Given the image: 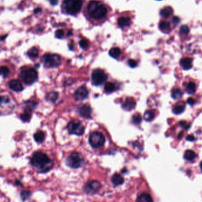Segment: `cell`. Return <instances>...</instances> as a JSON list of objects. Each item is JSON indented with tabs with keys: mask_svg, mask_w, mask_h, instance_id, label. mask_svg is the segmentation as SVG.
I'll return each instance as SVG.
<instances>
[{
	"mask_svg": "<svg viewBox=\"0 0 202 202\" xmlns=\"http://www.w3.org/2000/svg\"><path fill=\"white\" fill-rule=\"evenodd\" d=\"M31 164L40 170L42 173L48 171L52 167L49 157L42 152H37L33 154L31 159Z\"/></svg>",
	"mask_w": 202,
	"mask_h": 202,
	"instance_id": "obj_1",
	"label": "cell"
},
{
	"mask_svg": "<svg viewBox=\"0 0 202 202\" xmlns=\"http://www.w3.org/2000/svg\"><path fill=\"white\" fill-rule=\"evenodd\" d=\"M87 11L90 16L96 20H102L107 14L106 7L100 1H91L87 5Z\"/></svg>",
	"mask_w": 202,
	"mask_h": 202,
	"instance_id": "obj_2",
	"label": "cell"
},
{
	"mask_svg": "<svg viewBox=\"0 0 202 202\" xmlns=\"http://www.w3.org/2000/svg\"><path fill=\"white\" fill-rule=\"evenodd\" d=\"M83 2L81 0H65L63 7L66 13L70 15H76L79 13L82 8Z\"/></svg>",
	"mask_w": 202,
	"mask_h": 202,
	"instance_id": "obj_3",
	"label": "cell"
},
{
	"mask_svg": "<svg viewBox=\"0 0 202 202\" xmlns=\"http://www.w3.org/2000/svg\"><path fill=\"white\" fill-rule=\"evenodd\" d=\"M20 77L26 85H32L35 83L38 78L37 71L32 68L23 69L20 73Z\"/></svg>",
	"mask_w": 202,
	"mask_h": 202,
	"instance_id": "obj_4",
	"label": "cell"
},
{
	"mask_svg": "<svg viewBox=\"0 0 202 202\" xmlns=\"http://www.w3.org/2000/svg\"><path fill=\"white\" fill-rule=\"evenodd\" d=\"M42 62L46 68H57L61 63L60 57L57 54H46L42 57Z\"/></svg>",
	"mask_w": 202,
	"mask_h": 202,
	"instance_id": "obj_5",
	"label": "cell"
},
{
	"mask_svg": "<svg viewBox=\"0 0 202 202\" xmlns=\"http://www.w3.org/2000/svg\"><path fill=\"white\" fill-rule=\"evenodd\" d=\"M66 165L72 168H78L81 167L84 164L83 156L78 152L72 153L70 155L66 161Z\"/></svg>",
	"mask_w": 202,
	"mask_h": 202,
	"instance_id": "obj_6",
	"label": "cell"
},
{
	"mask_svg": "<svg viewBox=\"0 0 202 202\" xmlns=\"http://www.w3.org/2000/svg\"><path fill=\"white\" fill-rule=\"evenodd\" d=\"M67 129L69 134L76 135L78 136L82 135L84 132L83 125L78 120H75L69 122L67 126Z\"/></svg>",
	"mask_w": 202,
	"mask_h": 202,
	"instance_id": "obj_7",
	"label": "cell"
},
{
	"mask_svg": "<svg viewBox=\"0 0 202 202\" xmlns=\"http://www.w3.org/2000/svg\"><path fill=\"white\" fill-rule=\"evenodd\" d=\"M89 142L93 148H99L104 145L105 143V138L100 132H95L90 136Z\"/></svg>",
	"mask_w": 202,
	"mask_h": 202,
	"instance_id": "obj_8",
	"label": "cell"
},
{
	"mask_svg": "<svg viewBox=\"0 0 202 202\" xmlns=\"http://www.w3.org/2000/svg\"><path fill=\"white\" fill-rule=\"evenodd\" d=\"M107 79V75L100 69H95L91 75L92 83L95 86H101Z\"/></svg>",
	"mask_w": 202,
	"mask_h": 202,
	"instance_id": "obj_9",
	"label": "cell"
},
{
	"mask_svg": "<svg viewBox=\"0 0 202 202\" xmlns=\"http://www.w3.org/2000/svg\"><path fill=\"white\" fill-rule=\"evenodd\" d=\"M10 99L6 96H0V114L10 113L13 109Z\"/></svg>",
	"mask_w": 202,
	"mask_h": 202,
	"instance_id": "obj_10",
	"label": "cell"
},
{
	"mask_svg": "<svg viewBox=\"0 0 202 202\" xmlns=\"http://www.w3.org/2000/svg\"><path fill=\"white\" fill-rule=\"evenodd\" d=\"M100 183L98 181H91L87 183L85 186V191L87 193L93 195L97 193L101 188Z\"/></svg>",
	"mask_w": 202,
	"mask_h": 202,
	"instance_id": "obj_11",
	"label": "cell"
},
{
	"mask_svg": "<svg viewBox=\"0 0 202 202\" xmlns=\"http://www.w3.org/2000/svg\"><path fill=\"white\" fill-rule=\"evenodd\" d=\"M75 99L77 101H82L86 99L88 96V91L84 86L79 87L74 93Z\"/></svg>",
	"mask_w": 202,
	"mask_h": 202,
	"instance_id": "obj_12",
	"label": "cell"
},
{
	"mask_svg": "<svg viewBox=\"0 0 202 202\" xmlns=\"http://www.w3.org/2000/svg\"><path fill=\"white\" fill-rule=\"evenodd\" d=\"M9 87L15 92H20L23 90V87L21 82L18 80H13L9 82Z\"/></svg>",
	"mask_w": 202,
	"mask_h": 202,
	"instance_id": "obj_13",
	"label": "cell"
},
{
	"mask_svg": "<svg viewBox=\"0 0 202 202\" xmlns=\"http://www.w3.org/2000/svg\"><path fill=\"white\" fill-rule=\"evenodd\" d=\"M79 113L84 118H90L92 113V109L90 105L85 104L79 109Z\"/></svg>",
	"mask_w": 202,
	"mask_h": 202,
	"instance_id": "obj_14",
	"label": "cell"
},
{
	"mask_svg": "<svg viewBox=\"0 0 202 202\" xmlns=\"http://www.w3.org/2000/svg\"><path fill=\"white\" fill-rule=\"evenodd\" d=\"M135 105L136 102L135 100L132 97H128L124 101L123 104V108L127 111H130L135 108Z\"/></svg>",
	"mask_w": 202,
	"mask_h": 202,
	"instance_id": "obj_15",
	"label": "cell"
},
{
	"mask_svg": "<svg viewBox=\"0 0 202 202\" xmlns=\"http://www.w3.org/2000/svg\"><path fill=\"white\" fill-rule=\"evenodd\" d=\"M180 65L185 70H188L192 67V59L189 58H185L181 60Z\"/></svg>",
	"mask_w": 202,
	"mask_h": 202,
	"instance_id": "obj_16",
	"label": "cell"
},
{
	"mask_svg": "<svg viewBox=\"0 0 202 202\" xmlns=\"http://www.w3.org/2000/svg\"><path fill=\"white\" fill-rule=\"evenodd\" d=\"M111 181L116 186L121 185L124 183L123 178L119 174H114L111 177Z\"/></svg>",
	"mask_w": 202,
	"mask_h": 202,
	"instance_id": "obj_17",
	"label": "cell"
},
{
	"mask_svg": "<svg viewBox=\"0 0 202 202\" xmlns=\"http://www.w3.org/2000/svg\"><path fill=\"white\" fill-rule=\"evenodd\" d=\"M173 13V10L170 7H166L162 8L160 12V14L164 18H168L170 17Z\"/></svg>",
	"mask_w": 202,
	"mask_h": 202,
	"instance_id": "obj_18",
	"label": "cell"
},
{
	"mask_svg": "<svg viewBox=\"0 0 202 202\" xmlns=\"http://www.w3.org/2000/svg\"><path fill=\"white\" fill-rule=\"evenodd\" d=\"M130 20L128 17H120L118 20V24L120 27H126L130 25Z\"/></svg>",
	"mask_w": 202,
	"mask_h": 202,
	"instance_id": "obj_19",
	"label": "cell"
},
{
	"mask_svg": "<svg viewBox=\"0 0 202 202\" xmlns=\"http://www.w3.org/2000/svg\"><path fill=\"white\" fill-rule=\"evenodd\" d=\"M185 110V105L181 102L176 104L173 108V112L176 114H179L182 113Z\"/></svg>",
	"mask_w": 202,
	"mask_h": 202,
	"instance_id": "obj_20",
	"label": "cell"
},
{
	"mask_svg": "<svg viewBox=\"0 0 202 202\" xmlns=\"http://www.w3.org/2000/svg\"><path fill=\"white\" fill-rule=\"evenodd\" d=\"M45 133L41 130L38 131L34 135V139L37 142L41 143V142H43L44 140H45Z\"/></svg>",
	"mask_w": 202,
	"mask_h": 202,
	"instance_id": "obj_21",
	"label": "cell"
},
{
	"mask_svg": "<svg viewBox=\"0 0 202 202\" xmlns=\"http://www.w3.org/2000/svg\"><path fill=\"white\" fill-rule=\"evenodd\" d=\"M152 201H153L151 196L148 193H142L137 199V202H151Z\"/></svg>",
	"mask_w": 202,
	"mask_h": 202,
	"instance_id": "obj_22",
	"label": "cell"
},
{
	"mask_svg": "<svg viewBox=\"0 0 202 202\" xmlns=\"http://www.w3.org/2000/svg\"><path fill=\"white\" fill-rule=\"evenodd\" d=\"M31 113H32V111L25 110L24 112L20 114L21 120L24 122H29L30 120V119H31V117H32Z\"/></svg>",
	"mask_w": 202,
	"mask_h": 202,
	"instance_id": "obj_23",
	"label": "cell"
},
{
	"mask_svg": "<svg viewBox=\"0 0 202 202\" xmlns=\"http://www.w3.org/2000/svg\"><path fill=\"white\" fill-rule=\"evenodd\" d=\"M184 157L187 161H192L196 158V153L193 151L187 150L184 153Z\"/></svg>",
	"mask_w": 202,
	"mask_h": 202,
	"instance_id": "obj_24",
	"label": "cell"
},
{
	"mask_svg": "<svg viewBox=\"0 0 202 202\" xmlns=\"http://www.w3.org/2000/svg\"><path fill=\"white\" fill-rule=\"evenodd\" d=\"M196 86L194 83L190 82L187 84V88H186V91L188 94H192L196 92Z\"/></svg>",
	"mask_w": 202,
	"mask_h": 202,
	"instance_id": "obj_25",
	"label": "cell"
},
{
	"mask_svg": "<svg viewBox=\"0 0 202 202\" xmlns=\"http://www.w3.org/2000/svg\"><path fill=\"white\" fill-rule=\"evenodd\" d=\"M104 90L106 93H110L113 92L116 90V86L113 83L108 82L105 84Z\"/></svg>",
	"mask_w": 202,
	"mask_h": 202,
	"instance_id": "obj_26",
	"label": "cell"
},
{
	"mask_svg": "<svg viewBox=\"0 0 202 202\" xmlns=\"http://www.w3.org/2000/svg\"><path fill=\"white\" fill-rule=\"evenodd\" d=\"M155 117V113L153 110H150L146 111V112L144 114V119L146 121L151 122Z\"/></svg>",
	"mask_w": 202,
	"mask_h": 202,
	"instance_id": "obj_27",
	"label": "cell"
},
{
	"mask_svg": "<svg viewBox=\"0 0 202 202\" xmlns=\"http://www.w3.org/2000/svg\"><path fill=\"white\" fill-rule=\"evenodd\" d=\"M121 53V51L118 48H111L109 51V55L113 58H117Z\"/></svg>",
	"mask_w": 202,
	"mask_h": 202,
	"instance_id": "obj_28",
	"label": "cell"
},
{
	"mask_svg": "<svg viewBox=\"0 0 202 202\" xmlns=\"http://www.w3.org/2000/svg\"><path fill=\"white\" fill-rule=\"evenodd\" d=\"M171 96L174 99H179L183 96V93L180 89H175L173 90Z\"/></svg>",
	"mask_w": 202,
	"mask_h": 202,
	"instance_id": "obj_29",
	"label": "cell"
},
{
	"mask_svg": "<svg viewBox=\"0 0 202 202\" xmlns=\"http://www.w3.org/2000/svg\"><path fill=\"white\" fill-rule=\"evenodd\" d=\"M58 97V93L56 92H51L46 96V99L51 102H55Z\"/></svg>",
	"mask_w": 202,
	"mask_h": 202,
	"instance_id": "obj_30",
	"label": "cell"
},
{
	"mask_svg": "<svg viewBox=\"0 0 202 202\" xmlns=\"http://www.w3.org/2000/svg\"><path fill=\"white\" fill-rule=\"evenodd\" d=\"M159 27L162 31H167L170 28V24L168 21H163L159 23Z\"/></svg>",
	"mask_w": 202,
	"mask_h": 202,
	"instance_id": "obj_31",
	"label": "cell"
},
{
	"mask_svg": "<svg viewBox=\"0 0 202 202\" xmlns=\"http://www.w3.org/2000/svg\"><path fill=\"white\" fill-rule=\"evenodd\" d=\"M39 51L36 48H32L28 52V55L30 58H36L38 56Z\"/></svg>",
	"mask_w": 202,
	"mask_h": 202,
	"instance_id": "obj_32",
	"label": "cell"
},
{
	"mask_svg": "<svg viewBox=\"0 0 202 202\" xmlns=\"http://www.w3.org/2000/svg\"><path fill=\"white\" fill-rule=\"evenodd\" d=\"M10 74V70L7 66H1L0 67V75H2L4 78H6Z\"/></svg>",
	"mask_w": 202,
	"mask_h": 202,
	"instance_id": "obj_33",
	"label": "cell"
},
{
	"mask_svg": "<svg viewBox=\"0 0 202 202\" xmlns=\"http://www.w3.org/2000/svg\"><path fill=\"white\" fill-rule=\"evenodd\" d=\"M142 121V117H141V116L138 114V113H136V114H135L133 117H132V122L135 125H139L141 123Z\"/></svg>",
	"mask_w": 202,
	"mask_h": 202,
	"instance_id": "obj_34",
	"label": "cell"
},
{
	"mask_svg": "<svg viewBox=\"0 0 202 202\" xmlns=\"http://www.w3.org/2000/svg\"><path fill=\"white\" fill-rule=\"evenodd\" d=\"M190 32V29H189V27L186 26V25H184V26H182L180 28V33L182 34V35H187L189 34Z\"/></svg>",
	"mask_w": 202,
	"mask_h": 202,
	"instance_id": "obj_35",
	"label": "cell"
},
{
	"mask_svg": "<svg viewBox=\"0 0 202 202\" xmlns=\"http://www.w3.org/2000/svg\"><path fill=\"white\" fill-rule=\"evenodd\" d=\"M31 196V193L29 191H23L21 193V197L23 201L27 199Z\"/></svg>",
	"mask_w": 202,
	"mask_h": 202,
	"instance_id": "obj_36",
	"label": "cell"
},
{
	"mask_svg": "<svg viewBox=\"0 0 202 202\" xmlns=\"http://www.w3.org/2000/svg\"><path fill=\"white\" fill-rule=\"evenodd\" d=\"M80 46L83 49H86L88 46V42L86 39H83L80 42Z\"/></svg>",
	"mask_w": 202,
	"mask_h": 202,
	"instance_id": "obj_37",
	"label": "cell"
},
{
	"mask_svg": "<svg viewBox=\"0 0 202 202\" xmlns=\"http://www.w3.org/2000/svg\"><path fill=\"white\" fill-rule=\"evenodd\" d=\"M64 35V32L62 30H58L55 32V36L58 38L60 39L62 38Z\"/></svg>",
	"mask_w": 202,
	"mask_h": 202,
	"instance_id": "obj_38",
	"label": "cell"
},
{
	"mask_svg": "<svg viewBox=\"0 0 202 202\" xmlns=\"http://www.w3.org/2000/svg\"><path fill=\"white\" fill-rule=\"evenodd\" d=\"M128 65L131 68H135L137 66V62L133 59H129L128 60Z\"/></svg>",
	"mask_w": 202,
	"mask_h": 202,
	"instance_id": "obj_39",
	"label": "cell"
},
{
	"mask_svg": "<svg viewBox=\"0 0 202 202\" xmlns=\"http://www.w3.org/2000/svg\"><path fill=\"white\" fill-rule=\"evenodd\" d=\"M180 125L182 127L186 129H189V128H190V125H189L188 123H187L186 121H181V122H180Z\"/></svg>",
	"mask_w": 202,
	"mask_h": 202,
	"instance_id": "obj_40",
	"label": "cell"
},
{
	"mask_svg": "<svg viewBox=\"0 0 202 202\" xmlns=\"http://www.w3.org/2000/svg\"><path fill=\"white\" fill-rule=\"evenodd\" d=\"M187 102V103H189L190 105H193L196 102V100L194 99H193L192 97H190L189 99H188Z\"/></svg>",
	"mask_w": 202,
	"mask_h": 202,
	"instance_id": "obj_41",
	"label": "cell"
},
{
	"mask_svg": "<svg viewBox=\"0 0 202 202\" xmlns=\"http://www.w3.org/2000/svg\"><path fill=\"white\" fill-rule=\"evenodd\" d=\"M179 22H180V18H179L178 17H175L173 18V23L175 25L177 24Z\"/></svg>",
	"mask_w": 202,
	"mask_h": 202,
	"instance_id": "obj_42",
	"label": "cell"
},
{
	"mask_svg": "<svg viewBox=\"0 0 202 202\" xmlns=\"http://www.w3.org/2000/svg\"><path fill=\"white\" fill-rule=\"evenodd\" d=\"M186 139L188 140V141H195V137H194L193 135H189V136L186 138Z\"/></svg>",
	"mask_w": 202,
	"mask_h": 202,
	"instance_id": "obj_43",
	"label": "cell"
},
{
	"mask_svg": "<svg viewBox=\"0 0 202 202\" xmlns=\"http://www.w3.org/2000/svg\"><path fill=\"white\" fill-rule=\"evenodd\" d=\"M50 2L52 5H56L58 3V0H50Z\"/></svg>",
	"mask_w": 202,
	"mask_h": 202,
	"instance_id": "obj_44",
	"label": "cell"
},
{
	"mask_svg": "<svg viewBox=\"0 0 202 202\" xmlns=\"http://www.w3.org/2000/svg\"><path fill=\"white\" fill-rule=\"evenodd\" d=\"M158 1H161V0H158Z\"/></svg>",
	"mask_w": 202,
	"mask_h": 202,
	"instance_id": "obj_45",
	"label": "cell"
}]
</instances>
